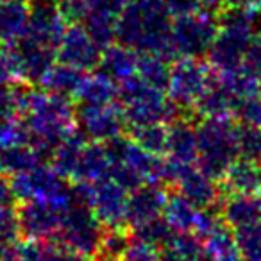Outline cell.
Listing matches in <instances>:
<instances>
[{"mask_svg":"<svg viewBox=\"0 0 261 261\" xmlns=\"http://www.w3.org/2000/svg\"><path fill=\"white\" fill-rule=\"evenodd\" d=\"M127 0H61L59 9L68 23H83L104 50L116 40V20Z\"/></svg>","mask_w":261,"mask_h":261,"instance_id":"cell-6","label":"cell"},{"mask_svg":"<svg viewBox=\"0 0 261 261\" xmlns=\"http://www.w3.org/2000/svg\"><path fill=\"white\" fill-rule=\"evenodd\" d=\"M29 4L25 0H0V43L13 45L25 34Z\"/></svg>","mask_w":261,"mask_h":261,"instance_id":"cell-24","label":"cell"},{"mask_svg":"<svg viewBox=\"0 0 261 261\" xmlns=\"http://www.w3.org/2000/svg\"><path fill=\"white\" fill-rule=\"evenodd\" d=\"M168 63H170L168 59L158 54H140L136 75L145 81L149 86L167 91L168 83H170V65Z\"/></svg>","mask_w":261,"mask_h":261,"instance_id":"cell-34","label":"cell"},{"mask_svg":"<svg viewBox=\"0 0 261 261\" xmlns=\"http://www.w3.org/2000/svg\"><path fill=\"white\" fill-rule=\"evenodd\" d=\"M197 261H213V259H210V257H207L206 254H204V256H200V257H199V259H197Z\"/></svg>","mask_w":261,"mask_h":261,"instance_id":"cell-46","label":"cell"},{"mask_svg":"<svg viewBox=\"0 0 261 261\" xmlns=\"http://www.w3.org/2000/svg\"><path fill=\"white\" fill-rule=\"evenodd\" d=\"M199 147H197V125L190 116H177L168 123V150L167 156L181 163L193 165L197 161Z\"/></svg>","mask_w":261,"mask_h":261,"instance_id":"cell-18","label":"cell"},{"mask_svg":"<svg viewBox=\"0 0 261 261\" xmlns=\"http://www.w3.org/2000/svg\"><path fill=\"white\" fill-rule=\"evenodd\" d=\"M86 77V72L75 68V66H70L66 63H54L50 68L47 70L43 77L40 81V86L45 91H50V93H59L66 95V97H72L77 93L81 83Z\"/></svg>","mask_w":261,"mask_h":261,"instance_id":"cell-29","label":"cell"},{"mask_svg":"<svg viewBox=\"0 0 261 261\" xmlns=\"http://www.w3.org/2000/svg\"><path fill=\"white\" fill-rule=\"evenodd\" d=\"M77 129L86 136L88 142L106 143L122 136L127 127L123 109L118 102L104 106H75Z\"/></svg>","mask_w":261,"mask_h":261,"instance_id":"cell-12","label":"cell"},{"mask_svg":"<svg viewBox=\"0 0 261 261\" xmlns=\"http://www.w3.org/2000/svg\"><path fill=\"white\" fill-rule=\"evenodd\" d=\"M118 104L122 106L127 127L145 123H170L179 116L181 109L172 102L168 93L149 86L138 75L122 81L118 84Z\"/></svg>","mask_w":261,"mask_h":261,"instance_id":"cell-5","label":"cell"},{"mask_svg":"<svg viewBox=\"0 0 261 261\" xmlns=\"http://www.w3.org/2000/svg\"><path fill=\"white\" fill-rule=\"evenodd\" d=\"M111 156L108 152L106 143L90 142L86 143L83 154H81L79 165L73 174V181H100L104 177H109V170H111Z\"/></svg>","mask_w":261,"mask_h":261,"instance_id":"cell-25","label":"cell"},{"mask_svg":"<svg viewBox=\"0 0 261 261\" xmlns=\"http://www.w3.org/2000/svg\"><path fill=\"white\" fill-rule=\"evenodd\" d=\"M172 13L167 0H127L116 20V40L138 54L175 59L170 47Z\"/></svg>","mask_w":261,"mask_h":261,"instance_id":"cell-1","label":"cell"},{"mask_svg":"<svg viewBox=\"0 0 261 261\" xmlns=\"http://www.w3.org/2000/svg\"><path fill=\"white\" fill-rule=\"evenodd\" d=\"M213 177L206 175L199 168H190L185 174V177L177 182V192L185 195L190 202H193L197 207H206L211 204L220 202L222 186L217 185Z\"/></svg>","mask_w":261,"mask_h":261,"instance_id":"cell-22","label":"cell"},{"mask_svg":"<svg viewBox=\"0 0 261 261\" xmlns=\"http://www.w3.org/2000/svg\"><path fill=\"white\" fill-rule=\"evenodd\" d=\"M13 79H16L15 70H13L8 56L2 52L0 54V86H8V84L13 83Z\"/></svg>","mask_w":261,"mask_h":261,"instance_id":"cell-42","label":"cell"},{"mask_svg":"<svg viewBox=\"0 0 261 261\" xmlns=\"http://www.w3.org/2000/svg\"><path fill=\"white\" fill-rule=\"evenodd\" d=\"M238 150L240 158L257 161L261 158V127L240 125L238 123Z\"/></svg>","mask_w":261,"mask_h":261,"instance_id":"cell-38","label":"cell"},{"mask_svg":"<svg viewBox=\"0 0 261 261\" xmlns=\"http://www.w3.org/2000/svg\"><path fill=\"white\" fill-rule=\"evenodd\" d=\"M133 236L123 229V225H116V227H104L100 238V245H98L97 259L100 261H120L129 249Z\"/></svg>","mask_w":261,"mask_h":261,"instance_id":"cell-35","label":"cell"},{"mask_svg":"<svg viewBox=\"0 0 261 261\" xmlns=\"http://www.w3.org/2000/svg\"><path fill=\"white\" fill-rule=\"evenodd\" d=\"M86 143H88L86 136H84L77 127H73L68 135H66V138L58 145V149L54 150V154H52V158H50V163H52L50 167L54 168L61 177L72 179L73 174H75V168H77V165H79L81 154H83Z\"/></svg>","mask_w":261,"mask_h":261,"instance_id":"cell-27","label":"cell"},{"mask_svg":"<svg viewBox=\"0 0 261 261\" xmlns=\"http://www.w3.org/2000/svg\"><path fill=\"white\" fill-rule=\"evenodd\" d=\"M120 261H160V249L133 238L129 249Z\"/></svg>","mask_w":261,"mask_h":261,"instance_id":"cell-40","label":"cell"},{"mask_svg":"<svg viewBox=\"0 0 261 261\" xmlns=\"http://www.w3.org/2000/svg\"><path fill=\"white\" fill-rule=\"evenodd\" d=\"M218 33V20L213 11L199 9L195 13L175 16L170 27V47L177 58H204L210 52Z\"/></svg>","mask_w":261,"mask_h":261,"instance_id":"cell-7","label":"cell"},{"mask_svg":"<svg viewBox=\"0 0 261 261\" xmlns=\"http://www.w3.org/2000/svg\"><path fill=\"white\" fill-rule=\"evenodd\" d=\"M197 213H199V207L193 202H190L185 195H181L179 192L168 193V200L165 204L163 217L170 222V225L174 227L175 232L193 231Z\"/></svg>","mask_w":261,"mask_h":261,"instance_id":"cell-32","label":"cell"},{"mask_svg":"<svg viewBox=\"0 0 261 261\" xmlns=\"http://www.w3.org/2000/svg\"><path fill=\"white\" fill-rule=\"evenodd\" d=\"M56 54H58V61L88 72L97 68L102 48L95 43L83 23H68L59 40Z\"/></svg>","mask_w":261,"mask_h":261,"instance_id":"cell-14","label":"cell"},{"mask_svg":"<svg viewBox=\"0 0 261 261\" xmlns=\"http://www.w3.org/2000/svg\"><path fill=\"white\" fill-rule=\"evenodd\" d=\"M197 163L199 170L222 181L231 163L240 158L238 122L232 116L204 118L197 125Z\"/></svg>","mask_w":261,"mask_h":261,"instance_id":"cell-4","label":"cell"},{"mask_svg":"<svg viewBox=\"0 0 261 261\" xmlns=\"http://www.w3.org/2000/svg\"><path fill=\"white\" fill-rule=\"evenodd\" d=\"M254 38L256 15L250 9L229 8L218 18V33L207 52V63L215 72L240 68Z\"/></svg>","mask_w":261,"mask_h":261,"instance_id":"cell-3","label":"cell"},{"mask_svg":"<svg viewBox=\"0 0 261 261\" xmlns=\"http://www.w3.org/2000/svg\"><path fill=\"white\" fill-rule=\"evenodd\" d=\"M242 66L247 70V72H250L252 75H256L257 79H261V36L254 38V41L250 43V47L247 48Z\"/></svg>","mask_w":261,"mask_h":261,"instance_id":"cell-41","label":"cell"},{"mask_svg":"<svg viewBox=\"0 0 261 261\" xmlns=\"http://www.w3.org/2000/svg\"><path fill=\"white\" fill-rule=\"evenodd\" d=\"M204 254L213 261H238L242 257L234 229L222 222L204 238Z\"/></svg>","mask_w":261,"mask_h":261,"instance_id":"cell-30","label":"cell"},{"mask_svg":"<svg viewBox=\"0 0 261 261\" xmlns=\"http://www.w3.org/2000/svg\"><path fill=\"white\" fill-rule=\"evenodd\" d=\"M130 138L152 156H167L168 150V123L156 122L145 125L129 127Z\"/></svg>","mask_w":261,"mask_h":261,"instance_id":"cell-31","label":"cell"},{"mask_svg":"<svg viewBox=\"0 0 261 261\" xmlns=\"http://www.w3.org/2000/svg\"><path fill=\"white\" fill-rule=\"evenodd\" d=\"M232 118L240 125L261 127V98L254 95V97L238 100L234 106V111H232Z\"/></svg>","mask_w":261,"mask_h":261,"instance_id":"cell-39","label":"cell"},{"mask_svg":"<svg viewBox=\"0 0 261 261\" xmlns=\"http://www.w3.org/2000/svg\"><path fill=\"white\" fill-rule=\"evenodd\" d=\"M160 261H186V259H182V257L179 256L177 252H174L172 249L165 247V249L160 250Z\"/></svg>","mask_w":261,"mask_h":261,"instance_id":"cell-44","label":"cell"},{"mask_svg":"<svg viewBox=\"0 0 261 261\" xmlns=\"http://www.w3.org/2000/svg\"><path fill=\"white\" fill-rule=\"evenodd\" d=\"M167 247L177 252L186 261H197L200 256H204V240L197 236L193 231L175 232L172 242Z\"/></svg>","mask_w":261,"mask_h":261,"instance_id":"cell-37","label":"cell"},{"mask_svg":"<svg viewBox=\"0 0 261 261\" xmlns=\"http://www.w3.org/2000/svg\"><path fill=\"white\" fill-rule=\"evenodd\" d=\"M15 202V195H13L9 179L0 175V206H13Z\"/></svg>","mask_w":261,"mask_h":261,"instance_id":"cell-43","label":"cell"},{"mask_svg":"<svg viewBox=\"0 0 261 261\" xmlns=\"http://www.w3.org/2000/svg\"><path fill=\"white\" fill-rule=\"evenodd\" d=\"M13 195L18 202L25 200H48L61 210H68L73 204L72 186L65 182V177L58 174L52 167L40 165L25 174L15 175L9 179Z\"/></svg>","mask_w":261,"mask_h":261,"instance_id":"cell-8","label":"cell"},{"mask_svg":"<svg viewBox=\"0 0 261 261\" xmlns=\"http://www.w3.org/2000/svg\"><path fill=\"white\" fill-rule=\"evenodd\" d=\"M127 197L129 192L123 186H120L111 177H104L100 181L91 182L90 207L104 227L127 225Z\"/></svg>","mask_w":261,"mask_h":261,"instance_id":"cell-15","label":"cell"},{"mask_svg":"<svg viewBox=\"0 0 261 261\" xmlns=\"http://www.w3.org/2000/svg\"><path fill=\"white\" fill-rule=\"evenodd\" d=\"M66 27L68 22L65 20L58 4L50 0H36L29 6V23L25 36L58 48Z\"/></svg>","mask_w":261,"mask_h":261,"instance_id":"cell-16","label":"cell"},{"mask_svg":"<svg viewBox=\"0 0 261 261\" xmlns=\"http://www.w3.org/2000/svg\"><path fill=\"white\" fill-rule=\"evenodd\" d=\"M138 58V52L125 47V45H109L102 50L97 70L102 75L109 77L116 84H120L122 81L136 75Z\"/></svg>","mask_w":261,"mask_h":261,"instance_id":"cell-21","label":"cell"},{"mask_svg":"<svg viewBox=\"0 0 261 261\" xmlns=\"http://www.w3.org/2000/svg\"><path fill=\"white\" fill-rule=\"evenodd\" d=\"M236 102L238 100L232 97L231 91L218 81V77H215L213 83L199 97L193 109L202 118H224V116H232Z\"/></svg>","mask_w":261,"mask_h":261,"instance_id":"cell-26","label":"cell"},{"mask_svg":"<svg viewBox=\"0 0 261 261\" xmlns=\"http://www.w3.org/2000/svg\"><path fill=\"white\" fill-rule=\"evenodd\" d=\"M4 54L15 70L16 79L27 84H40L41 77L58 59L54 47H48L25 34L13 45H8Z\"/></svg>","mask_w":261,"mask_h":261,"instance_id":"cell-11","label":"cell"},{"mask_svg":"<svg viewBox=\"0 0 261 261\" xmlns=\"http://www.w3.org/2000/svg\"><path fill=\"white\" fill-rule=\"evenodd\" d=\"M259 261H261V259H259Z\"/></svg>","mask_w":261,"mask_h":261,"instance_id":"cell-50","label":"cell"},{"mask_svg":"<svg viewBox=\"0 0 261 261\" xmlns=\"http://www.w3.org/2000/svg\"><path fill=\"white\" fill-rule=\"evenodd\" d=\"M9 242L0 240V261H8V252H9Z\"/></svg>","mask_w":261,"mask_h":261,"instance_id":"cell-45","label":"cell"},{"mask_svg":"<svg viewBox=\"0 0 261 261\" xmlns=\"http://www.w3.org/2000/svg\"><path fill=\"white\" fill-rule=\"evenodd\" d=\"M257 97L261 98V79H259V86H257Z\"/></svg>","mask_w":261,"mask_h":261,"instance_id":"cell-47","label":"cell"},{"mask_svg":"<svg viewBox=\"0 0 261 261\" xmlns=\"http://www.w3.org/2000/svg\"><path fill=\"white\" fill-rule=\"evenodd\" d=\"M116 97H118V84L109 79V77L102 75L100 72L93 73V75L86 73L77 93L73 95L77 104L81 106L111 104V102L116 100Z\"/></svg>","mask_w":261,"mask_h":261,"instance_id":"cell-28","label":"cell"},{"mask_svg":"<svg viewBox=\"0 0 261 261\" xmlns=\"http://www.w3.org/2000/svg\"><path fill=\"white\" fill-rule=\"evenodd\" d=\"M22 125L29 136L27 142L45 160H50L59 143L75 127V104L66 95L33 90L22 115Z\"/></svg>","mask_w":261,"mask_h":261,"instance_id":"cell-2","label":"cell"},{"mask_svg":"<svg viewBox=\"0 0 261 261\" xmlns=\"http://www.w3.org/2000/svg\"><path fill=\"white\" fill-rule=\"evenodd\" d=\"M168 200L167 186L158 182H143L136 190L129 192L127 197V211H125V224L136 225L154 217L163 215L165 204Z\"/></svg>","mask_w":261,"mask_h":261,"instance_id":"cell-17","label":"cell"},{"mask_svg":"<svg viewBox=\"0 0 261 261\" xmlns=\"http://www.w3.org/2000/svg\"><path fill=\"white\" fill-rule=\"evenodd\" d=\"M65 210L54 206L48 200H25L20 202L16 207V217H18L20 236L23 240H54L58 234L59 225L63 220Z\"/></svg>","mask_w":261,"mask_h":261,"instance_id":"cell-13","label":"cell"},{"mask_svg":"<svg viewBox=\"0 0 261 261\" xmlns=\"http://www.w3.org/2000/svg\"><path fill=\"white\" fill-rule=\"evenodd\" d=\"M238 261H249V259H245V257H240V259Z\"/></svg>","mask_w":261,"mask_h":261,"instance_id":"cell-48","label":"cell"},{"mask_svg":"<svg viewBox=\"0 0 261 261\" xmlns=\"http://www.w3.org/2000/svg\"><path fill=\"white\" fill-rule=\"evenodd\" d=\"M45 158L29 142H13L0 147V175L11 179L45 163Z\"/></svg>","mask_w":261,"mask_h":261,"instance_id":"cell-20","label":"cell"},{"mask_svg":"<svg viewBox=\"0 0 261 261\" xmlns=\"http://www.w3.org/2000/svg\"><path fill=\"white\" fill-rule=\"evenodd\" d=\"M217 77V72L210 63L199 58H177L170 65V83H168V97L179 109L195 108L200 95Z\"/></svg>","mask_w":261,"mask_h":261,"instance_id":"cell-10","label":"cell"},{"mask_svg":"<svg viewBox=\"0 0 261 261\" xmlns=\"http://www.w3.org/2000/svg\"><path fill=\"white\" fill-rule=\"evenodd\" d=\"M102 232L104 225L95 217L91 207L73 202L63 213L61 225L58 234L54 236V242L90 259L93 256L97 257Z\"/></svg>","mask_w":261,"mask_h":261,"instance_id":"cell-9","label":"cell"},{"mask_svg":"<svg viewBox=\"0 0 261 261\" xmlns=\"http://www.w3.org/2000/svg\"><path fill=\"white\" fill-rule=\"evenodd\" d=\"M222 218L232 229L256 224L261 218V195L229 193L222 200Z\"/></svg>","mask_w":261,"mask_h":261,"instance_id":"cell-23","label":"cell"},{"mask_svg":"<svg viewBox=\"0 0 261 261\" xmlns=\"http://www.w3.org/2000/svg\"><path fill=\"white\" fill-rule=\"evenodd\" d=\"M222 190L227 193L261 195V165L247 158L234 160L222 177Z\"/></svg>","mask_w":261,"mask_h":261,"instance_id":"cell-19","label":"cell"},{"mask_svg":"<svg viewBox=\"0 0 261 261\" xmlns=\"http://www.w3.org/2000/svg\"><path fill=\"white\" fill-rule=\"evenodd\" d=\"M97 261H100V259H97Z\"/></svg>","mask_w":261,"mask_h":261,"instance_id":"cell-49","label":"cell"},{"mask_svg":"<svg viewBox=\"0 0 261 261\" xmlns=\"http://www.w3.org/2000/svg\"><path fill=\"white\" fill-rule=\"evenodd\" d=\"M236 242H238L242 257L249 261L261 259V222L245 225V227L234 229Z\"/></svg>","mask_w":261,"mask_h":261,"instance_id":"cell-36","label":"cell"},{"mask_svg":"<svg viewBox=\"0 0 261 261\" xmlns=\"http://www.w3.org/2000/svg\"><path fill=\"white\" fill-rule=\"evenodd\" d=\"M133 231H130V236L135 240H140V242L147 243V245H152L156 249H165L168 243L172 242L175 231L170 225V222L160 215V217H154L150 220H145L142 224L133 225Z\"/></svg>","mask_w":261,"mask_h":261,"instance_id":"cell-33","label":"cell"}]
</instances>
